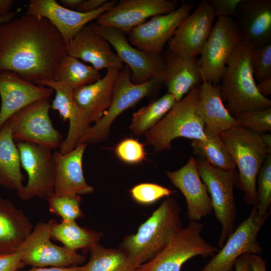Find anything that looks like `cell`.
Wrapping results in <instances>:
<instances>
[{
    "label": "cell",
    "mask_w": 271,
    "mask_h": 271,
    "mask_svg": "<svg viewBox=\"0 0 271 271\" xmlns=\"http://www.w3.org/2000/svg\"><path fill=\"white\" fill-rule=\"evenodd\" d=\"M66 44L47 19L26 14L0 24V72H13L36 84L53 79L67 55Z\"/></svg>",
    "instance_id": "cell-1"
},
{
    "label": "cell",
    "mask_w": 271,
    "mask_h": 271,
    "mask_svg": "<svg viewBox=\"0 0 271 271\" xmlns=\"http://www.w3.org/2000/svg\"><path fill=\"white\" fill-rule=\"evenodd\" d=\"M181 213L177 201L167 197L136 234L123 238L118 248L136 269L155 257L182 228Z\"/></svg>",
    "instance_id": "cell-2"
},
{
    "label": "cell",
    "mask_w": 271,
    "mask_h": 271,
    "mask_svg": "<svg viewBox=\"0 0 271 271\" xmlns=\"http://www.w3.org/2000/svg\"><path fill=\"white\" fill-rule=\"evenodd\" d=\"M252 47L240 41L229 57L221 77V92L233 116L271 107V101L258 92L250 65Z\"/></svg>",
    "instance_id": "cell-3"
},
{
    "label": "cell",
    "mask_w": 271,
    "mask_h": 271,
    "mask_svg": "<svg viewBox=\"0 0 271 271\" xmlns=\"http://www.w3.org/2000/svg\"><path fill=\"white\" fill-rule=\"evenodd\" d=\"M220 136L238 168L236 187L243 192L244 202L255 206L257 175L269 154L260 134L238 125Z\"/></svg>",
    "instance_id": "cell-4"
},
{
    "label": "cell",
    "mask_w": 271,
    "mask_h": 271,
    "mask_svg": "<svg viewBox=\"0 0 271 271\" xmlns=\"http://www.w3.org/2000/svg\"><path fill=\"white\" fill-rule=\"evenodd\" d=\"M200 84L194 87L152 128L145 133V142L156 152L170 149L174 139L183 137L207 141L205 124L198 112Z\"/></svg>",
    "instance_id": "cell-5"
},
{
    "label": "cell",
    "mask_w": 271,
    "mask_h": 271,
    "mask_svg": "<svg viewBox=\"0 0 271 271\" xmlns=\"http://www.w3.org/2000/svg\"><path fill=\"white\" fill-rule=\"evenodd\" d=\"M130 75V70L126 65L119 71L109 107L97 122L90 126L78 145L95 144L105 140L111 124L120 114L144 97L156 93L164 84V75L140 84L132 82Z\"/></svg>",
    "instance_id": "cell-6"
},
{
    "label": "cell",
    "mask_w": 271,
    "mask_h": 271,
    "mask_svg": "<svg viewBox=\"0 0 271 271\" xmlns=\"http://www.w3.org/2000/svg\"><path fill=\"white\" fill-rule=\"evenodd\" d=\"M196 163L199 176L210 194L215 217L221 226L218 242L221 248L235 229L237 209L233 191L238 181V172L236 170L216 168L201 157Z\"/></svg>",
    "instance_id": "cell-7"
},
{
    "label": "cell",
    "mask_w": 271,
    "mask_h": 271,
    "mask_svg": "<svg viewBox=\"0 0 271 271\" xmlns=\"http://www.w3.org/2000/svg\"><path fill=\"white\" fill-rule=\"evenodd\" d=\"M203 228L201 223L190 221L164 249L137 271H181L183 264L194 256L206 257L214 255L219 250L203 238Z\"/></svg>",
    "instance_id": "cell-8"
},
{
    "label": "cell",
    "mask_w": 271,
    "mask_h": 271,
    "mask_svg": "<svg viewBox=\"0 0 271 271\" xmlns=\"http://www.w3.org/2000/svg\"><path fill=\"white\" fill-rule=\"evenodd\" d=\"M240 41L234 19L217 18L198 60L202 82L219 84L226 63Z\"/></svg>",
    "instance_id": "cell-9"
},
{
    "label": "cell",
    "mask_w": 271,
    "mask_h": 271,
    "mask_svg": "<svg viewBox=\"0 0 271 271\" xmlns=\"http://www.w3.org/2000/svg\"><path fill=\"white\" fill-rule=\"evenodd\" d=\"M50 98L35 101L14 114L8 120L15 143L29 142L51 150L59 149L63 137L53 125L49 116Z\"/></svg>",
    "instance_id": "cell-10"
},
{
    "label": "cell",
    "mask_w": 271,
    "mask_h": 271,
    "mask_svg": "<svg viewBox=\"0 0 271 271\" xmlns=\"http://www.w3.org/2000/svg\"><path fill=\"white\" fill-rule=\"evenodd\" d=\"M21 166L27 173L26 185L16 192L22 201L35 197L46 199L54 190L55 164L51 149L29 142L16 143Z\"/></svg>",
    "instance_id": "cell-11"
},
{
    "label": "cell",
    "mask_w": 271,
    "mask_h": 271,
    "mask_svg": "<svg viewBox=\"0 0 271 271\" xmlns=\"http://www.w3.org/2000/svg\"><path fill=\"white\" fill-rule=\"evenodd\" d=\"M89 24L113 47L120 60L128 67L132 82L143 83L164 75L166 63L162 53L138 49L129 43L126 35L116 28L101 26L95 23Z\"/></svg>",
    "instance_id": "cell-12"
},
{
    "label": "cell",
    "mask_w": 271,
    "mask_h": 271,
    "mask_svg": "<svg viewBox=\"0 0 271 271\" xmlns=\"http://www.w3.org/2000/svg\"><path fill=\"white\" fill-rule=\"evenodd\" d=\"M51 220L40 222L34 227L30 236L17 250L24 265L34 267H66L84 263L86 257L64 246L52 242Z\"/></svg>",
    "instance_id": "cell-13"
},
{
    "label": "cell",
    "mask_w": 271,
    "mask_h": 271,
    "mask_svg": "<svg viewBox=\"0 0 271 271\" xmlns=\"http://www.w3.org/2000/svg\"><path fill=\"white\" fill-rule=\"evenodd\" d=\"M269 214L261 215L253 206L247 218L234 229L201 271H231L241 255L261 253L263 248L257 240V235Z\"/></svg>",
    "instance_id": "cell-14"
},
{
    "label": "cell",
    "mask_w": 271,
    "mask_h": 271,
    "mask_svg": "<svg viewBox=\"0 0 271 271\" xmlns=\"http://www.w3.org/2000/svg\"><path fill=\"white\" fill-rule=\"evenodd\" d=\"M194 6L192 2H184L169 13L152 17L130 32L129 43L143 51L162 54L165 45Z\"/></svg>",
    "instance_id": "cell-15"
},
{
    "label": "cell",
    "mask_w": 271,
    "mask_h": 271,
    "mask_svg": "<svg viewBox=\"0 0 271 271\" xmlns=\"http://www.w3.org/2000/svg\"><path fill=\"white\" fill-rule=\"evenodd\" d=\"M178 5L174 0H120L101 14L95 23L116 28L126 35L148 19L169 13Z\"/></svg>",
    "instance_id": "cell-16"
},
{
    "label": "cell",
    "mask_w": 271,
    "mask_h": 271,
    "mask_svg": "<svg viewBox=\"0 0 271 271\" xmlns=\"http://www.w3.org/2000/svg\"><path fill=\"white\" fill-rule=\"evenodd\" d=\"M215 17L208 0L201 2L181 23L168 42L167 49L181 56L196 58L211 31Z\"/></svg>",
    "instance_id": "cell-17"
},
{
    "label": "cell",
    "mask_w": 271,
    "mask_h": 271,
    "mask_svg": "<svg viewBox=\"0 0 271 271\" xmlns=\"http://www.w3.org/2000/svg\"><path fill=\"white\" fill-rule=\"evenodd\" d=\"M117 2L115 0L107 1L98 10L82 13L67 9L55 0H30L26 14L47 19L58 30L66 45L84 26L96 20Z\"/></svg>",
    "instance_id": "cell-18"
},
{
    "label": "cell",
    "mask_w": 271,
    "mask_h": 271,
    "mask_svg": "<svg viewBox=\"0 0 271 271\" xmlns=\"http://www.w3.org/2000/svg\"><path fill=\"white\" fill-rule=\"evenodd\" d=\"M54 90L37 85L9 71L0 72V130L15 113L39 100L50 98Z\"/></svg>",
    "instance_id": "cell-19"
},
{
    "label": "cell",
    "mask_w": 271,
    "mask_h": 271,
    "mask_svg": "<svg viewBox=\"0 0 271 271\" xmlns=\"http://www.w3.org/2000/svg\"><path fill=\"white\" fill-rule=\"evenodd\" d=\"M38 85L51 88L55 92L51 108L57 111L64 120H68L69 129L59 151L62 154L72 151L90 127L85 111L75 102L74 90L53 79L40 81Z\"/></svg>",
    "instance_id": "cell-20"
},
{
    "label": "cell",
    "mask_w": 271,
    "mask_h": 271,
    "mask_svg": "<svg viewBox=\"0 0 271 271\" xmlns=\"http://www.w3.org/2000/svg\"><path fill=\"white\" fill-rule=\"evenodd\" d=\"M234 20L241 41L252 48L271 43L270 0H241Z\"/></svg>",
    "instance_id": "cell-21"
},
{
    "label": "cell",
    "mask_w": 271,
    "mask_h": 271,
    "mask_svg": "<svg viewBox=\"0 0 271 271\" xmlns=\"http://www.w3.org/2000/svg\"><path fill=\"white\" fill-rule=\"evenodd\" d=\"M66 51L67 55L91 64L98 71L102 69L120 71L124 67L108 42L89 24L66 44Z\"/></svg>",
    "instance_id": "cell-22"
},
{
    "label": "cell",
    "mask_w": 271,
    "mask_h": 271,
    "mask_svg": "<svg viewBox=\"0 0 271 271\" xmlns=\"http://www.w3.org/2000/svg\"><path fill=\"white\" fill-rule=\"evenodd\" d=\"M167 176L184 196L187 216L190 221H198L213 211L211 199L196 166V159L191 156L187 163L175 171H167Z\"/></svg>",
    "instance_id": "cell-23"
},
{
    "label": "cell",
    "mask_w": 271,
    "mask_h": 271,
    "mask_svg": "<svg viewBox=\"0 0 271 271\" xmlns=\"http://www.w3.org/2000/svg\"><path fill=\"white\" fill-rule=\"evenodd\" d=\"M87 145H78L72 151L61 154L53 153L55 164V194L58 195L90 194L94 188L88 185L84 176L82 161Z\"/></svg>",
    "instance_id": "cell-24"
},
{
    "label": "cell",
    "mask_w": 271,
    "mask_h": 271,
    "mask_svg": "<svg viewBox=\"0 0 271 271\" xmlns=\"http://www.w3.org/2000/svg\"><path fill=\"white\" fill-rule=\"evenodd\" d=\"M162 54L166 63L164 84L168 93L180 101L202 82L198 60L178 55L168 49Z\"/></svg>",
    "instance_id": "cell-25"
},
{
    "label": "cell",
    "mask_w": 271,
    "mask_h": 271,
    "mask_svg": "<svg viewBox=\"0 0 271 271\" xmlns=\"http://www.w3.org/2000/svg\"><path fill=\"white\" fill-rule=\"evenodd\" d=\"M119 70L108 69L95 82L74 90L73 97L85 112L90 123L97 122L109 107Z\"/></svg>",
    "instance_id": "cell-26"
},
{
    "label": "cell",
    "mask_w": 271,
    "mask_h": 271,
    "mask_svg": "<svg viewBox=\"0 0 271 271\" xmlns=\"http://www.w3.org/2000/svg\"><path fill=\"white\" fill-rule=\"evenodd\" d=\"M33 228L23 210L0 197V254L17 252Z\"/></svg>",
    "instance_id": "cell-27"
},
{
    "label": "cell",
    "mask_w": 271,
    "mask_h": 271,
    "mask_svg": "<svg viewBox=\"0 0 271 271\" xmlns=\"http://www.w3.org/2000/svg\"><path fill=\"white\" fill-rule=\"evenodd\" d=\"M197 108L205 127L214 133L220 134L240 125L224 104L220 84L202 82Z\"/></svg>",
    "instance_id": "cell-28"
},
{
    "label": "cell",
    "mask_w": 271,
    "mask_h": 271,
    "mask_svg": "<svg viewBox=\"0 0 271 271\" xmlns=\"http://www.w3.org/2000/svg\"><path fill=\"white\" fill-rule=\"evenodd\" d=\"M19 150L7 121L0 130V186L17 192L24 186Z\"/></svg>",
    "instance_id": "cell-29"
},
{
    "label": "cell",
    "mask_w": 271,
    "mask_h": 271,
    "mask_svg": "<svg viewBox=\"0 0 271 271\" xmlns=\"http://www.w3.org/2000/svg\"><path fill=\"white\" fill-rule=\"evenodd\" d=\"M51 220V238L61 242L70 250L90 249L98 244L103 236L101 232L80 226L75 220H62L61 223L56 220Z\"/></svg>",
    "instance_id": "cell-30"
},
{
    "label": "cell",
    "mask_w": 271,
    "mask_h": 271,
    "mask_svg": "<svg viewBox=\"0 0 271 271\" xmlns=\"http://www.w3.org/2000/svg\"><path fill=\"white\" fill-rule=\"evenodd\" d=\"M101 78L100 73L92 66L67 55L58 66L53 80L63 83L75 90L92 84Z\"/></svg>",
    "instance_id": "cell-31"
},
{
    "label": "cell",
    "mask_w": 271,
    "mask_h": 271,
    "mask_svg": "<svg viewBox=\"0 0 271 271\" xmlns=\"http://www.w3.org/2000/svg\"><path fill=\"white\" fill-rule=\"evenodd\" d=\"M207 141L194 140L191 147L194 154L204 158L211 165L225 170H235L236 166L220 134L205 127Z\"/></svg>",
    "instance_id": "cell-32"
},
{
    "label": "cell",
    "mask_w": 271,
    "mask_h": 271,
    "mask_svg": "<svg viewBox=\"0 0 271 271\" xmlns=\"http://www.w3.org/2000/svg\"><path fill=\"white\" fill-rule=\"evenodd\" d=\"M176 102L174 96L167 92L143 106L133 114L129 126L131 131L137 137L145 134L165 116Z\"/></svg>",
    "instance_id": "cell-33"
},
{
    "label": "cell",
    "mask_w": 271,
    "mask_h": 271,
    "mask_svg": "<svg viewBox=\"0 0 271 271\" xmlns=\"http://www.w3.org/2000/svg\"><path fill=\"white\" fill-rule=\"evenodd\" d=\"M90 250L87 271H137L126 254L119 248H106L98 243Z\"/></svg>",
    "instance_id": "cell-34"
},
{
    "label": "cell",
    "mask_w": 271,
    "mask_h": 271,
    "mask_svg": "<svg viewBox=\"0 0 271 271\" xmlns=\"http://www.w3.org/2000/svg\"><path fill=\"white\" fill-rule=\"evenodd\" d=\"M45 199L49 211L60 217L63 221L75 220L83 215L80 208V195H58L54 192Z\"/></svg>",
    "instance_id": "cell-35"
},
{
    "label": "cell",
    "mask_w": 271,
    "mask_h": 271,
    "mask_svg": "<svg viewBox=\"0 0 271 271\" xmlns=\"http://www.w3.org/2000/svg\"><path fill=\"white\" fill-rule=\"evenodd\" d=\"M257 203L255 207L261 215L270 213L271 205V155L268 154L257 175Z\"/></svg>",
    "instance_id": "cell-36"
},
{
    "label": "cell",
    "mask_w": 271,
    "mask_h": 271,
    "mask_svg": "<svg viewBox=\"0 0 271 271\" xmlns=\"http://www.w3.org/2000/svg\"><path fill=\"white\" fill-rule=\"evenodd\" d=\"M234 117L240 125L255 133L261 134L271 131V107L242 112Z\"/></svg>",
    "instance_id": "cell-37"
},
{
    "label": "cell",
    "mask_w": 271,
    "mask_h": 271,
    "mask_svg": "<svg viewBox=\"0 0 271 271\" xmlns=\"http://www.w3.org/2000/svg\"><path fill=\"white\" fill-rule=\"evenodd\" d=\"M116 156L122 162L137 165L146 159L144 144L132 138H126L120 141L115 147Z\"/></svg>",
    "instance_id": "cell-38"
},
{
    "label": "cell",
    "mask_w": 271,
    "mask_h": 271,
    "mask_svg": "<svg viewBox=\"0 0 271 271\" xmlns=\"http://www.w3.org/2000/svg\"><path fill=\"white\" fill-rule=\"evenodd\" d=\"M250 65L254 78L258 82L271 77V43L252 49Z\"/></svg>",
    "instance_id": "cell-39"
},
{
    "label": "cell",
    "mask_w": 271,
    "mask_h": 271,
    "mask_svg": "<svg viewBox=\"0 0 271 271\" xmlns=\"http://www.w3.org/2000/svg\"><path fill=\"white\" fill-rule=\"evenodd\" d=\"M132 198L139 203L149 205L155 203L164 197H169L173 191L161 185L143 183L138 184L130 190Z\"/></svg>",
    "instance_id": "cell-40"
},
{
    "label": "cell",
    "mask_w": 271,
    "mask_h": 271,
    "mask_svg": "<svg viewBox=\"0 0 271 271\" xmlns=\"http://www.w3.org/2000/svg\"><path fill=\"white\" fill-rule=\"evenodd\" d=\"M212 6L215 17L234 19L241 0H208Z\"/></svg>",
    "instance_id": "cell-41"
},
{
    "label": "cell",
    "mask_w": 271,
    "mask_h": 271,
    "mask_svg": "<svg viewBox=\"0 0 271 271\" xmlns=\"http://www.w3.org/2000/svg\"><path fill=\"white\" fill-rule=\"evenodd\" d=\"M20 253L0 254V271H17L23 267Z\"/></svg>",
    "instance_id": "cell-42"
},
{
    "label": "cell",
    "mask_w": 271,
    "mask_h": 271,
    "mask_svg": "<svg viewBox=\"0 0 271 271\" xmlns=\"http://www.w3.org/2000/svg\"><path fill=\"white\" fill-rule=\"evenodd\" d=\"M106 1V0H82L76 11L82 13H91L99 9Z\"/></svg>",
    "instance_id": "cell-43"
},
{
    "label": "cell",
    "mask_w": 271,
    "mask_h": 271,
    "mask_svg": "<svg viewBox=\"0 0 271 271\" xmlns=\"http://www.w3.org/2000/svg\"><path fill=\"white\" fill-rule=\"evenodd\" d=\"M247 271H266L265 261L258 254H249Z\"/></svg>",
    "instance_id": "cell-44"
},
{
    "label": "cell",
    "mask_w": 271,
    "mask_h": 271,
    "mask_svg": "<svg viewBox=\"0 0 271 271\" xmlns=\"http://www.w3.org/2000/svg\"><path fill=\"white\" fill-rule=\"evenodd\" d=\"M87 264L83 266H70L66 267H32L29 270L26 271H87Z\"/></svg>",
    "instance_id": "cell-45"
},
{
    "label": "cell",
    "mask_w": 271,
    "mask_h": 271,
    "mask_svg": "<svg viewBox=\"0 0 271 271\" xmlns=\"http://www.w3.org/2000/svg\"><path fill=\"white\" fill-rule=\"evenodd\" d=\"M256 87L259 93L267 98L271 94V77L259 81L256 84Z\"/></svg>",
    "instance_id": "cell-46"
},
{
    "label": "cell",
    "mask_w": 271,
    "mask_h": 271,
    "mask_svg": "<svg viewBox=\"0 0 271 271\" xmlns=\"http://www.w3.org/2000/svg\"><path fill=\"white\" fill-rule=\"evenodd\" d=\"M249 256V253L243 254L236 259L234 264L235 271H247Z\"/></svg>",
    "instance_id": "cell-47"
},
{
    "label": "cell",
    "mask_w": 271,
    "mask_h": 271,
    "mask_svg": "<svg viewBox=\"0 0 271 271\" xmlns=\"http://www.w3.org/2000/svg\"><path fill=\"white\" fill-rule=\"evenodd\" d=\"M13 4V0H0V15L11 12Z\"/></svg>",
    "instance_id": "cell-48"
},
{
    "label": "cell",
    "mask_w": 271,
    "mask_h": 271,
    "mask_svg": "<svg viewBox=\"0 0 271 271\" xmlns=\"http://www.w3.org/2000/svg\"><path fill=\"white\" fill-rule=\"evenodd\" d=\"M82 0H60L61 5L63 7L71 10H76L77 8Z\"/></svg>",
    "instance_id": "cell-49"
},
{
    "label": "cell",
    "mask_w": 271,
    "mask_h": 271,
    "mask_svg": "<svg viewBox=\"0 0 271 271\" xmlns=\"http://www.w3.org/2000/svg\"><path fill=\"white\" fill-rule=\"evenodd\" d=\"M262 140L269 154L271 153V134L269 133H262L260 134Z\"/></svg>",
    "instance_id": "cell-50"
},
{
    "label": "cell",
    "mask_w": 271,
    "mask_h": 271,
    "mask_svg": "<svg viewBox=\"0 0 271 271\" xmlns=\"http://www.w3.org/2000/svg\"><path fill=\"white\" fill-rule=\"evenodd\" d=\"M17 12H11L7 14L0 15V24L10 21L16 16Z\"/></svg>",
    "instance_id": "cell-51"
}]
</instances>
